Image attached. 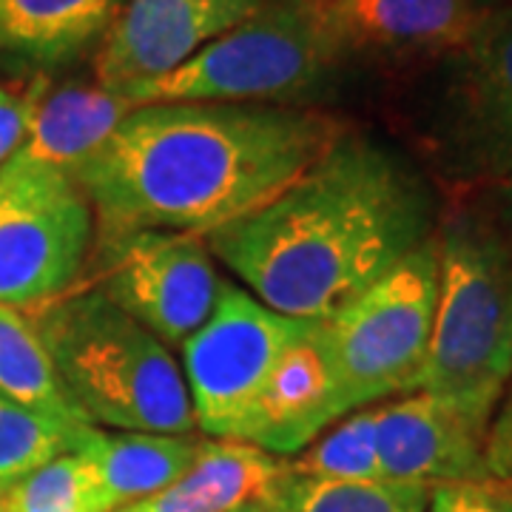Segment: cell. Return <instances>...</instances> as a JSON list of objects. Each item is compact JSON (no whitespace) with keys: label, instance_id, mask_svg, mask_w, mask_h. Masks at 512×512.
<instances>
[{"label":"cell","instance_id":"9","mask_svg":"<svg viewBox=\"0 0 512 512\" xmlns=\"http://www.w3.org/2000/svg\"><path fill=\"white\" fill-rule=\"evenodd\" d=\"M220 285L200 234L137 231L100 239L94 288L165 348L183 345L208 322Z\"/></svg>","mask_w":512,"mask_h":512},{"label":"cell","instance_id":"2","mask_svg":"<svg viewBox=\"0 0 512 512\" xmlns=\"http://www.w3.org/2000/svg\"><path fill=\"white\" fill-rule=\"evenodd\" d=\"M430 220L419 177L345 131L282 194L202 239L271 311L328 322L427 242Z\"/></svg>","mask_w":512,"mask_h":512},{"label":"cell","instance_id":"6","mask_svg":"<svg viewBox=\"0 0 512 512\" xmlns=\"http://www.w3.org/2000/svg\"><path fill=\"white\" fill-rule=\"evenodd\" d=\"M439 296V242L430 237L328 319L342 413L419 390Z\"/></svg>","mask_w":512,"mask_h":512},{"label":"cell","instance_id":"25","mask_svg":"<svg viewBox=\"0 0 512 512\" xmlns=\"http://www.w3.org/2000/svg\"><path fill=\"white\" fill-rule=\"evenodd\" d=\"M484 473L487 484L512 501V390L495 410L487 444H484Z\"/></svg>","mask_w":512,"mask_h":512},{"label":"cell","instance_id":"1","mask_svg":"<svg viewBox=\"0 0 512 512\" xmlns=\"http://www.w3.org/2000/svg\"><path fill=\"white\" fill-rule=\"evenodd\" d=\"M345 126L276 103H151L120 120L74 183L94 234H211L271 202L305 174Z\"/></svg>","mask_w":512,"mask_h":512},{"label":"cell","instance_id":"24","mask_svg":"<svg viewBox=\"0 0 512 512\" xmlns=\"http://www.w3.org/2000/svg\"><path fill=\"white\" fill-rule=\"evenodd\" d=\"M46 92H49V80L43 74L26 83H0V165L20 148L26 128Z\"/></svg>","mask_w":512,"mask_h":512},{"label":"cell","instance_id":"22","mask_svg":"<svg viewBox=\"0 0 512 512\" xmlns=\"http://www.w3.org/2000/svg\"><path fill=\"white\" fill-rule=\"evenodd\" d=\"M288 470L328 481H384L376 450V410L365 407L339 419L328 436L288 458Z\"/></svg>","mask_w":512,"mask_h":512},{"label":"cell","instance_id":"16","mask_svg":"<svg viewBox=\"0 0 512 512\" xmlns=\"http://www.w3.org/2000/svg\"><path fill=\"white\" fill-rule=\"evenodd\" d=\"M200 439L163 433H106L94 427L77 453L92 473L97 510L114 512L163 493L197 456Z\"/></svg>","mask_w":512,"mask_h":512},{"label":"cell","instance_id":"13","mask_svg":"<svg viewBox=\"0 0 512 512\" xmlns=\"http://www.w3.org/2000/svg\"><path fill=\"white\" fill-rule=\"evenodd\" d=\"M487 430L430 393L376 410V450L384 481L399 484H487Z\"/></svg>","mask_w":512,"mask_h":512},{"label":"cell","instance_id":"4","mask_svg":"<svg viewBox=\"0 0 512 512\" xmlns=\"http://www.w3.org/2000/svg\"><path fill=\"white\" fill-rule=\"evenodd\" d=\"M439 296L421 393L490 427L512 379V254L476 217L439 239Z\"/></svg>","mask_w":512,"mask_h":512},{"label":"cell","instance_id":"5","mask_svg":"<svg viewBox=\"0 0 512 512\" xmlns=\"http://www.w3.org/2000/svg\"><path fill=\"white\" fill-rule=\"evenodd\" d=\"M342 49L308 0H259L254 12L174 72L126 86L128 103H274L319 86Z\"/></svg>","mask_w":512,"mask_h":512},{"label":"cell","instance_id":"21","mask_svg":"<svg viewBox=\"0 0 512 512\" xmlns=\"http://www.w3.org/2000/svg\"><path fill=\"white\" fill-rule=\"evenodd\" d=\"M0 393L57 419H77L26 313L0 305Z\"/></svg>","mask_w":512,"mask_h":512},{"label":"cell","instance_id":"3","mask_svg":"<svg viewBox=\"0 0 512 512\" xmlns=\"http://www.w3.org/2000/svg\"><path fill=\"white\" fill-rule=\"evenodd\" d=\"M26 316L77 419L120 433L197 430L183 367L106 293L72 288Z\"/></svg>","mask_w":512,"mask_h":512},{"label":"cell","instance_id":"19","mask_svg":"<svg viewBox=\"0 0 512 512\" xmlns=\"http://www.w3.org/2000/svg\"><path fill=\"white\" fill-rule=\"evenodd\" d=\"M430 487L399 481H328L285 473L262 493V512H427Z\"/></svg>","mask_w":512,"mask_h":512},{"label":"cell","instance_id":"17","mask_svg":"<svg viewBox=\"0 0 512 512\" xmlns=\"http://www.w3.org/2000/svg\"><path fill=\"white\" fill-rule=\"evenodd\" d=\"M134 109L123 94L103 86H63L46 92L26 128L15 157L72 177L109 140L120 120Z\"/></svg>","mask_w":512,"mask_h":512},{"label":"cell","instance_id":"23","mask_svg":"<svg viewBox=\"0 0 512 512\" xmlns=\"http://www.w3.org/2000/svg\"><path fill=\"white\" fill-rule=\"evenodd\" d=\"M3 512H100L92 473L80 453L55 458L0 495Z\"/></svg>","mask_w":512,"mask_h":512},{"label":"cell","instance_id":"28","mask_svg":"<svg viewBox=\"0 0 512 512\" xmlns=\"http://www.w3.org/2000/svg\"><path fill=\"white\" fill-rule=\"evenodd\" d=\"M507 214H510V222H512V174H510V183H507Z\"/></svg>","mask_w":512,"mask_h":512},{"label":"cell","instance_id":"29","mask_svg":"<svg viewBox=\"0 0 512 512\" xmlns=\"http://www.w3.org/2000/svg\"><path fill=\"white\" fill-rule=\"evenodd\" d=\"M114 512H128V510H114Z\"/></svg>","mask_w":512,"mask_h":512},{"label":"cell","instance_id":"12","mask_svg":"<svg viewBox=\"0 0 512 512\" xmlns=\"http://www.w3.org/2000/svg\"><path fill=\"white\" fill-rule=\"evenodd\" d=\"M339 419H345V413L328 325L308 319L279 356L237 441L271 456L293 458Z\"/></svg>","mask_w":512,"mask_h":512},{"label":"cell","instance_id":"26","mask_svg":"<svg viewBox=\"0 0 512 512\" xmlns=\"http://www.w3.org/2000/svg\"><path fill=\"white\" fill-rule=\"evenodd\" d=\"M427 512H512V501L490 484L464 481L430 487Z\"/></svg>","mask_w":512,"mask_h":512},{"label":"cell","instance_id":"30","mask_svg":"<svg viewBox=\"0 0 512 512\" xmlns=\"http://www.w3.org/2000/svg\"><path fill=\"white\" fill-rule=\"evenodd\" d=\"M0 512H3V510H0Z\"/></svg>","mask_w":512,"mask_h":512},{"label":"cell","instance_id":"11","mask_svg":"<svg viewBox=\"0 0 512 512\" xmlns=\"http://www.w3.org/2000/svg\"><path fill=\"white\" fill-rule=\"evenodd\" d=\"M256 6L259 0H126L103 35L97 86L120 92L174 72Z\"/></svg>","mask_w":512,"mask_h":512},{"label":"cell","instance_id":"10","mask_svg":"<svg viewBox=\"0 0 512 512\" xmlns=\"http://www.w3.org/2000/svg\"><path fill=\"white\" fill-rule=\"evenodd\" d=\"M444 143L476 174H512V9L487 12L450 66Z\"/></svg>","mask_w":512,"mask_h":512},{"label":"cell","instance_id":"20","mask_svg":"<svg viewBox=\"0 0 512 512\" xmlns=\"http://www.w3.org/2000/svg\"><path fill=\"white\" fill-rule=\"evenodd\" d=\"M92 433L86 421L57 419L0 393V495L55 458L77 453Z\"/></svg>","mask_w":512,"mask_h":512},{"label":"cell","instance_id":"27","mask_svg":"<svg viewBox=\"0 0 512 512\" xmlns=\"http://www.w3.org/2000/svg\"><path fill=\"white\" fill-rule=\"evenodd\" d=\"M231 512H262V504H259V501H251V504H242V507H237V510Z\"/></svg>","mask_w":512,"mask_h":512},{"label":"cell","instance_id":"14","mask_svg":"<svg viewBox=\"0 0 512 512\" xmlns=\"http://www.w3.org/2000/svg\"><path fill=\"white\" fill-rule=\"evenodd\" d=\"M308 6L342 55L353 49L456 52L490 12L478 0H308Z\"/></svg>","mask_w":512,"mask_h":512},{"label":"cell","instance_id":"15","mask_svg":"<svg viewBox=\"0 0 512 512\" xmlns=\"http://www.w3.org/2000/svg\"><path fill=\"white\" fill-rule=\"evenodd\" d=\"M288 458L271 456L254 444L200 439L197 456L163 493L128 504V512H231L259 501L285 473Z\"/></svg>","mask_w":512,"mask_h":512},{"label":"cell","instance_id":"7","mask_svg":"<svg viewBox=\"0 0 512 512\" xmlns=\"http://www.w3.org/2000/svg\"><path fill=\"white\" fill-rule=\"evenodd\" d=\"M92 242V205L72 177L15 154L0 165V305L32 313L66 296Z\"/></svg>","mask_w":512,"mask_h":512},{"label":"cell","instance_id":"18","mask_svg":"<svg viewBox=\"0 0 512 512\" xmlns=\"http://www.w3.org/2000/svg\"><path fill=\"white\" fill-rule=\"evenodd\" d=\"M126 0H0V52L60 63L109 32Z\"/></svg>","mask_w":512,"mask_h":512},{"label":"cell","instance_id":"8","mask_svg":"<svg viewBox=\"0 0 512 512\" xmlns=\"http://www.w3.org/2000/svg\"><path fill=\"white\" fill-rule=\"evenodd\" d=\"M305 322L271 311L222 279L208 322L180 345L194 421L205 436L239 439L256 396Z\"/></svg>","mask_w":512,"mask_h":512}]
</instances>
